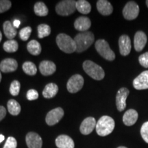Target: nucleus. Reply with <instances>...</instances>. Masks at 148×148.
Instances as JSON below:
<instances>
[{"label":"nucleus","instance_id":"37998d69","mask_svg":"<svg viewBox=\"0 0 148 148\" xmlns=\"http://www.w3.org/2000/svg\"><path fill=\"white\" fill-rule=\"evenodd\" d=\"M1 72H0V82H1Z\"/></svg>","mask_w":148,"mask_h":148},{"label":"nucleus","instance_id":"39448f33","mask_svg":"<svg viewBox=\"0 0 148 148\" xmlns=\"http://www.w3.org/2000/svg\"><path fill=\"white\" fill-rule=\"evenodd\" d=\"M95 49L102 58L107 60L112 61L115 59V54L110 49L109 44L103 39H99L95 42Z\"/></svg>","mask_w":148,"mask_h":148},{"label":"nucleus","instance_id":"72a5a7b5","mask_svg":"<svg viewBox=\"0 0 148 148\" xmlns=\"http://www.w3.org/2000/svg\"><path fill=\"white\" fill-rule=\"evenodd\" d=\"M11 3L10 1L8 0H0V13H2L5 11L8 10L10 8Z\"/></svg>","mask_w":148,"mask_h":148},{"label":"nucleus","instance_id":"f704fd0d","mask_svg":"<svg viewBox=\"0 0 148 148\" xmlns=\"http://www.w3.org/2000/svg\"><path fill=\"white\" fill-rule=\"evenodd\" d=\"M16 146H17L16 140L12 136H10L7 138L3 148H16Z\"/></svg>","mask_w":148,"mask_h":148},{"label":"nucleus","instance_id":"423d86ee","mask_svg":"<svg viewBox=\"0 0 148 148\" xmlns=\"http://www.w3.org/2000/svg\"><path fill=\"white\" fill-rule=\"evenodd\" d=\"M76 1L73 0H64L56 6V12L60 16H68L73 14L76 10Z\"/></svg>","mask_w":148,"mask_h":148},{"label":"nucleus","instance_id":"9b49d317","mask_svg":"<svg viewBox=\"0 0 148 148\" xmlns=\"http://www.w3.org/2000/svg\"><path fill=\"white\" fill-rule=\"evenodd\" d=\"M133 86L136 90L148 89V70L142 72L134 79Z\"/></svg>","mask_w":148,"mask_h":148},{"label":"nucleus","instance_id":"f8f14e48","mask_svg":"<svg viewBox=\"0 0 148 148\" xmlns=\"http://www.w3.org/2000/svg\"><path fill=\"white\" fill-rule=\"evenodd\" d=\"M27 145L28 148H41L42 140L37 133L31 132L27 133L25 137Z\"/></svg>","mask_w":148,"mask_h":148},{"label":"nucleus","instance_id":"ea45409f","mask_svg":"<svg viewBox=\"0 0 148 148\" xmlns=\"http://www.w3.org/2000/svg\"><path fill=\"white\" fill-rule=\"evenodd\" d=\"M4 138H5V137H4V136H3V135L0 134V143H1V142L3 141Z\"/></svg>","mask_w":148,"mask_h":148},{"label":"nucleus","instance_id":"a878e982","mask_svg":"<svg viewBox=\"0 0 148 148\" xmlns=\"http://www.w3.org/2000/svg\"><path fill=\"white\" fill-rule=\"evenodd\" d=\"M7 107H8V110L10 114L14 116L18 115L21 110L20 104L14 99H10L7 103Z\"/></svg>","mask_w":148,"mask_h":148},{"label":"nucleus","instance_id":"412c9836","mask_svg":"<svg viewBox=\"0 0 148 148\" xmlns=\"http://www.w3.org/2000/svg\"><path fill=\"white\" fill-rule=\"evenodd\" d=\"M40 72L43 75H50L56 70V66L53 62L49 60H43L40 63Z\"/></svg>","mask_w":148,"mask_h":148},{"label":"nucleus","instance_id":"7c9ffc66","mask_svg":"<svg viewBox=\"0 0 148 148\" xmlns=\"http://www.w3.org/2000/svg\"><path fill=\"white\" fill-rule=\"evenodd\" d=\"M32 33V28L30 27L27 26L22 28L19 32V37L23 41H26L28 40L29 36Z\"/></svg>","mask_w":148,"mask_h":148},{"label":"nucleus","instance_id":"b1692460","mask_svg":"<svg viewBox=\"0 0 148 148\" xmlns=\"http://www.w3.org/2000/svg\"><path fill=\"white\" fill-rule=\"evenodd\" d=\"M76 10L80 13L86 14H88L91 10V5L88 1L86 0H79L76 1Z\"/></svg>","mask_w":148,"mask_h":148},{"label":"nucleus","instance_id":"473e14b6","mask_svg":"<svg viewBox=\"0 0 148 148\" xmlns=\"http://www.w3.org/2000/svg\"><path fill=\"white\" fill-rule=\"evenodd\" d=\"M140 135L145 143H148V121H146L142 125L140 128Z\"/></svg>","mask_w":148,"mask_h":148},{"label":"nucleus","instance_id":"dca6fc26","mask_svg":"<svg viewBox=\"0 0 148 148\" xmlns=\"http://www.w3.org/2000/svg\"><path fill=\"white\" fill-rule=\"evenodd\" d=\"M18 63L13 58H5L0 63V70L3 73H10L16 71Z\"/></svg>","mask_w":148,"mask_h":148},{"label":"nucleus","instance_id":"6ab92c4d","mask_svg":"<svg viewBox=\"0 0 148 148\" xmlns=\"http://www.w3.org/2000/svg\"><path fill=\"white\" fill-rule=\"evenodd\" d=\"M98 12L103 16L110 15L113 12V7L111 3L106 0H99L97 2Z\"/></svg>","mask_w":148,"mask_h":148},{"label":"nucleus","instance_id":"2eb2a0df","mask_svg":"<svg viewBox=\"0 0 148 148\" xmlns=\"http://www.w3.org/2000/svg\"><path fill=\"white\" fill-rule=\"evenodd\" d=\"M147 43V36L142 31L136 32L134 38V45L135 50L138 52L141 51Z\"/></svg>","mask_w":148,"mask_h":148},{"label":"nucleus","instance_id":"cd10ccee","mask_svg":"<svg viewBox=\"0 0 148 148\" xmlns=\"http://www.w3.org/2000/svg\"><path fill=\"white\" fill-rule=\"evenodd\" d=\"M3 49L8 53L15 52L18 50V45L17 41L14 40H8L3 43Z\"/></svg>","mask_w":148,"mask_h":148},{"label":"nucleus","instance_id":"79ce46f5","mask_svg":"<svg viewBox=\"0 0 148 148\" xmlns=\"http://www.w3.org/2000/svg\"><path fill=\"white\" fill-rule=\"evenodd\" d=\"M117 148H127V147H124V146H120V147H118Z\"/></svg>","mask_w":148,"mask_h":148},{"label":"nucleus","instance_id":"f257e3e1","mask_svg":"<svg viewBox=\"0 0 148 148\" xmlns=\"http://www.w3.org/2000/svg\"><path fill=\"white\" fill-rule=\"evenodd\" d=\"M95 37L91 32H81L75 36L74 41L76 45V51L78 53L86 51L93 43Z\"/></svg>","mask_w":148,"mask_h":148},{"label":"nucleus","instance_id":"c03bdc74","mask_svg":"<svg viewBox=\"0 0 148 148\" xmlns=\"http://www.w3.org/2000/svg\"><path fill=\"white\" fill-rule=\"evenodd\" d=\"M145 3H146V5H147V6L148 7V0H147V1H145Z\"/></svg>","mask_w":148,"mask_h":148},{"label":"nucleus","instance_id":"a19ab883","mask_svg":"<svg viewBox=\"0 0 148 148\" xmlns=\"http://www.w3.org/2000/svg\"><path fill=\"white\" fill-rule=\"evenodd\" d=\"M1 39H2V34H1V31H0V42H1Z\"/></svg>","mask_w":148,"mask_h":148},{"label":"nucleus","instance_id":"aec40b11","mask_svg":"<svg viewBox=\"0 0 148 148\" xmlns=\"http://www.w3.org/2000/svg\"><path fill=\"white\" fill-rule=\"evenodd\" d=\"M56 145L58 148H74V142L67 135H60L56 139Z\"/></svg>","mask_w":148,"mask_h":148},{"label":"nucleus","instance_id":"e433bc0d","mask_svg":"<svg viewBox=\"0 0 148 148\" xmlns=\"http://www.w3.org/2000/svg\"><path fill=\"white\" fill-rule=\"evenodd\" d=\"M26 97H27V99L29 101L35 100V99H38V93L36 90L30 89L27 92Z\"/></svg>","mask_w":148,"mask_h":148},{"label":"nucleus","instance_id":"4be33fe9","mask_svg":"<svg viewBox=\"0 0 148 148\" xmlns=\"http://www.w3.org/2000/svg\"><path fill=\"white\" fill-rule=\"evenodd\" d=\"M58 91V86L54 83H49L46 85L45 87L44 88L43 91H42V95L44 97L49 99V98H52L56 96Z\"/></svg>","mask_w":148,"mask_h":148},{"label":"nucleus","instance_id":"1a4fd4ad","mask_svg":"<svg viewBox=\"0 0 148 148\" xmlns=\"http://www.w3.org/2000/svg\"><path fill=\"white\" fill-rule=\"evenodd\" d=\"M64 116V110L62 108H54L48 112L45 121L48 125H53L58 123Z\"/></svg>","mask_w":148,"mask_h":148},{"label":"nucleus","instance_id":"bb28decb","mask_svg":"<svg viewBox=\"0 0 148 148\" xmlns=\"http://www.w3.org/2000/svg\"><path fill=\"white\" fill-rule=\"evenodd\" d=\"M34 12L37 16H45L48 14V8L43 2H37L34 5Z\"/></svg>","mask_w":148,"mask_h":148},{"label":"nucleus","instance_id":"4c0bfd02","mask_svg":"<svg viewBox=\"0 0 148 148\" xmlns=\"http://www.w3.org/2000/svg\"><path fill=\"white\" fill-rule=\"evenodd\" d=\"M5 114H6L5 108L2 106H0V121H1L5 117Z\"/></svg>","mask_w":148,"mask_h":148},{"label":"nucleus","instance_id":"f3484780","mask_svg":"<svg viewBox=\"0 0 148 148\" xmlns=\"http://www.w3.org/2000/svg\"><path fill=\"white\" fill-rule=\"evenodd\" d=\"M138 117V112L134 109H129L123 116V122L127 126H132L137 121Z\"/></svg>","mask_w":148,"mask_h":148},{"label":"nucleus","instance_id":"58836bf2","mask_svg":"<svg viewBox=\"0 0 148 148\" xmlns=\"http://www.w3.org/2000/svg\"><path fill=\"white\" fill-rule=\"evenodd\" d=\"M20 24H21V21H20L19 20L16 19L13 21V26L14 27H16V28H18V27H19Z\"/></svg>","mask_w":148,"mask_h":148},{"label":"nucleus","instance_id":"2f4dec72","mask_svg":"<svg viewBox=\"0 0 148 148\" xmlns=\"http://www.w3.org/2000/svg\"><path fill=\"white\" fill-rule=\"evenodd\" d=\"M20 88H21L20 82L17 80H14L11 83L10 86V92L11 95L13 96L18 95L20 91Z\"/></svg>","mask_w":148,"mask_h":148},{"label":"nucleus","instance_id":"20e7f679","mask_svg":"<svg viewBox=\"0 0 148 148\" xmlns=\"http://www.w3.org/2000/svg\"><path fill=\"white\" fill-rule=\"evenodd\" d=\"M83 69L90 77L96 80H101L105 76V72L102 67L91 60L84 61Z\"/></svg>","mask_w":148,"mask_h":148},{"label":"nucleus","instance_id":"4468645a","mask_svg":"<svg viewBox=\"0 0 148 148\" xmlns=\"http://www.w3.org/2000/svg\"><path fill=\"white\" fill-rule=\"evenodd\" d=\"M119 47L120 53L122 56H127L131 51V41L127 35H122L119 39Z\"/></svg>","mask_w":148,"mask_h":148},{"label":"nucleus","instance_id":"c756f323","mask_svg":"<svg viewBox=\"0 0 148 148\" xmlns=\"http://www.w3.org/2000/svg\"><path fill=\"white\" fill-rule=\"evenodd\" d=\"M51 34V27L47 24H40L38 26V37L42 38Z\"/></svg>","mask_w":148,"mask_h":148},{"label":"nucleus","instance_id":"5701e85b","mask_svg":"<svg viewBox=\"0 0 148 148\" xmlns=\"http://www.w3.org/2000/svg\"><path fill=\"white\" fill-rule=\"evenodd\" d=\"M3 32H4L5 36L8 38L9 40H12V38H14L16 35V29L14 28L10 21H6L4 22L3 25Z\"/></svg>","mask_w":148,"mask_h":148},{"label":"nucleus","instance_id":"c85d7f7f","mask_svg":"<svg viewBox=\"0 0 148 148\" xmlns=\"http://www.w3.org/2000/svg\"><path fill=\"white\" fill-rule=\"evenodd\" d=\"M23 71L29 75H34L37 72L36 66L32 62H25L22 66Z\"/></svg>","mask_w":148,"mask_h":148},{"label":"nucleus","instance_id":"ddd939ff","mask_svg":"<svg viewBox=\"0 0 148 148\" xmlns=\"http://www.w3.org/2000/svg\"><path fill=\"white\" fill-rule=\"evenodd\" d=\"M96 120L94 117L89 116L86 118L81 123L79 127L80 132L84 135H88L91 133L96 127Z\"/></svg>","mask_w":148,"mask_h":148},{"label":"nucleus","instance_id":"393cba45","mask_svg":"<svg viewBox=\"0 0 148 148\" xmlns=\"http://www.w3.org/2000/svg\"><path fill=\"white\" fill-rule=\"evenodd\" d=\"M27 51L29 53L34 56L39 55L41 52V46L40 44L36 40H30L27 45Z\"/></svg>","mask_w":148,"mask_h":148},{"label":"nucleus","instance_id":"a211bd4d","mask_svg":"<svg viewBox=\"0 0 148 148\" xmlns=\"http://www.w3.org/2000/svg\"><path fill=\"white\" fill-rule=\"evenodd\" d=\"M91 25V21L90 18L86 16H79L75 21L74 27L77 30L81 32H86Z\"/></svg>","mask_w":148,"mask_h":148},{"label":"nucleus","instance_id":"c9c22d12","mask_svg":"<svg viewBox=\"0 0 148 148\" xmlns=\"http://www.w3.org/2000/svg\"><path fill=\"white\" fill-rule=\"evenodd\" d=\"M138 62L142 66L148 68V51L143 53L138 57Z\"/></svg>","mask_w":148,"mask_h":148},{"label":"nucleus","instance_id":"7ed1b4c3","mask_svg":"<svg viewBox=\"0 0 148 148\" xmlns=\"http://www.w3.org/2000/svg\"><path fill=\"white\" fill-rule=\"evenodd\" d=\"M56 44L64 52L71 53L76 51V45L74 40L65 34H59L56 37Z\"/></svg>","mask_w":148,"mask_h":148},{"label":"nucleus","instance_id":"0eeeda50","mask_svg":"<svg viewBox=\"0 0 148 148\" xmlns=\"http://www.w3.org/2000/svg\"><path fill=\"white\" fill-rule=\"evenodd\" d=\"M139 14V6L135 1H130L127 2L123 9V15L125 19L134 20Z\"/></svg>","mask_w":148,"mask_h":148},{"label":"nucleus","instance_id":"9d476101","mask_svg":"<svg viewBox=\"0 0 148 148\" xmlns=\"http://www.w3.org/2000/svg\"><path fill=\"white\" fill-rule=\"evenodd\" d=\"M130 93L127 88H121L118 90L116 95V106L119 112L124 110L126 108V99Z\"/></svg>","mask_w":148,"mask_h":148},{"label":"nucleus","instance_id":"f03ea898","mask_svg":"<svg viewBox=\"0 0 148 148\" xmlns=\"http://www.w3.org/2000/svg\"><path fill=\"white\" fill-rule=\"evenodd\" d=\"M115 126L114 119L109 116H102L96 124V132L100 136H106L112 132Z\"/></svg>","mask_w":148,"mask_h":148},{"label":"nucleus","instance_id":"6e6552de","mask_svg":"<svg viewBox=\"0 0 148 148\" xmlns=\"http://www.w3.org/2000/svg\"><path fill=\"white\" fill-rule=\"evenodd\" d=\"M84 85V78L82 75L75 74L70 77L68 80L66 88L68 91L71 93H75L82 89Z\"/></svg>","mask_w":148,"mask_h":148}]
</instances>
